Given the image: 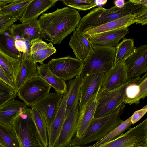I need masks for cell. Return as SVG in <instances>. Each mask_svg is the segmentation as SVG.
<instances>
[{
    "mask_svg": "<svg viewBox=\"0 0 147 147\" xmlns=\"http://www.w3.org/2000/svg\"><path fill=\"white\" fill-rule=\"evenodd\" d=\"M81 16L76 9L69 7L42 14L38 20L46 39L59 45L78 25Z\"/></svg>",
    "mask_w": 147,
    "mask_h": 147,
    "instance_id": "obj_1",
    "label": "cell"
},
{
    "mask_svg": "<svg viewBox=\"0 0 147 147\" xmlns=\"http://www.w3.org/2000/svg\"><path fill=\"white\" fill-rule=\"evenodd\" d=\"M146 7L134 3L130 0L125 2L124 6L121 8L115 6L107 9L99 6L93 9L81 18L76 30L83 33L86 30L128 15L135 14L137 16Z\"/></svg>",
    "mask_w": 147,
    "mask_h": 147,
    "instance_id": "obj_2",
    "label": "cell"
},
{
    "mask_svg": "<svg viewBox=\"0 0 147 147\" xmlns=\"http://www.w3.org/2000/svg\"><path fill=\"white\" fill-rule=\"evenodd\" d=\"M124 103L112 113L98 118H93L84 134L80 138H73L69 146L86 145L102 139L123 121L120 117L123 112Z\"/></svg>",
    "mask_w": 147,
    "mask_h": 147,
    "instance_id": "obj_3",
    "label": "cell"
},
{
    "mask_svg": "<svg viewBox=\"0 0 147 147\" xmlns=\"http://www.w3.org/2000/svg\"><path fill=\"white\" fill-rule=\"evenodd\" d=\"M11 125L19 147H45L32 119L31 109L27 107L21 110L13 119Z\"/></svg>",
    "mask_w": 147,
    "mask_h": 147,
    "instance_id": "obj_4",
    "label": "cell"
},
{
    "mask_svg": "<svg viewBox=\"0 0 147 147\" xmlns=\"http://www.w3.org/2000/svg\"><path fill=\"white\" fill-rule=\"evenodd\" d=\"M93 45L94 51L82 61L81 79L93 73H107L113 67L116 47Z\"/></svg>",
    "mask_w": 147,
    "mask_h": 147,
    "instance_id": "obj_5",
    "label": "cell"
},
{
    "mask_svg": "<svg viewBox=\"0 0 147 147\" xmlns=\"http://www.w3.org/2000/svg\"><path fill=\"white\" fill-rule=\"evenodd\" d=\"M130 80L113 90L106 91L100 89L99 90L96 96L94 118L101 117L112 113L124 103L125 88Z\"/></svg>",
    "mask_w": 147,
    "mask_h": 147,
    "instance_id": "obj_6",
    "label": "cell"
},
{
    "mask_svg": "<svg viewBox=\"0 0 147 147\" xmlns=\"http://www.w3.org/2000/svg\"><path fill=\"white\" fill-rule=\"evenodd\" d=\"M99 147H147V118L115 139Z\"/></svg>",
    "mask_w": 147,
    "mask_h": 147,
    "instance_id": "obj_7",
    "label": "cell"
},
{
    "mask_svg": "<svg viewBox=\"0 0 147 147\" xmlns=\"http://www.w3.org/2000/svg\"><path fill=\"white\" fill-rule=\"evenodd\" d=\"M47 64L53 73L65 82L80 74L82 66V61L69 55L52 59Z\"/></svg>",
    "mask_w": 147,
    "mask_h": 147,
    "instance_id": "obj_8",
    "label": "cell"
},
{
    "mask_svg": "<svg viewBox=\"0 0 147 147\" xmlns=\"http://www.w3.org/2000/svg\"><path fill=\"white\" fill-rule=\"evenodd\" d=\"M51 87L39 77L27 82L17 92L19 98L32 107L49 93Z\"/></svg>",
    "mask_w": 147,
    "mask_h": 147,
    "instance_id": "obj_9",
    "label": "cell"
},
{
    "mask_svg": "<svg viewBox=\"0 0 147 147\" xmlns=\"http://www.w3.org/2000/svg\"><path fill=\"white\" fill-rule=\"evenodd\" d=\"M106 73H93L82 79L79 102V111L96 95L105 78Z\"/></svg>",
    "mask_w": 147,
    "mask_h": 147,
    "instance_id": "obj_10",
    "label": "cell"
},
{
    "mask_svg": "<svg viewBox=\"0 0 147 147\" xmlns=\"http://www.w3.org/2000/svg\"><path fill=\"white\" fill-rule=\"evenodd\" d=\"M124 63L129 79L140 77L147 71V45L135 47Z\"/></svg>",
    "mask_w": 147,
    "mask_h": 147,
    "instance_id": "obj_11",
    "label": "cell"
},
{
    "mask_svg": "<svg viewBox=\"0 0 147 147\" xmlns=\"http://www.w3.org/2000/svg\"><path fill=\"white\" fill-rule=\"evenodd\" d=\"M65 93H49L33 106L43 116L47 127L54 119Z\"/></svg>",
    "mask_w": 147,
    "mask_h": 147,
    "instance_id": "obj_12",
    "label": "cell"
},
{
    "mask_svg": "<svg viewBox=\"0 0 147 147\" xmlns=\"http://www.w3.org/2000/svg\"><path fill=\"white\" fill-rule=\"evenodd\" d=\"M147 96V73L142 77L130 79L125 90L124 103L125 104H138L141 99Z\"/></svg>",
    "mask_w": 147,
    "mask_h": 147,
    "instance_id": "obj_13",
    "label": "cell"
},
{
    "mask_svg": "<svg viewBox=\"0 0 147 147\" xmlns=\"http://www.w3.org/2000/svg\"><path fill=\"white\" fill-rule=\"evenodd\" d=\"M38 20L37 19L24 23L13 24L9 30L15 39H24L30 42L38 38L46 39V36L40 28Z\"/></svg>",
    "mask_w": 147,
    "mask_h": 147,
    "instance_id": "obj_14",
    "label": "cell"
},
{
    "mask_svg": "<svg viewBox=\"0 0 147 147\" xmlns=\"http://www.w3.org/2000/svg\"><path fill=\"white\" fill-rule=\"evenodd\" d=\"M79 111L78 103L65 117L60 134L54 147H65L70 144L76 132Z\"/></svg>",
    "mask_w": 147,
    "mask_h": 147,
    "instance_id": "obj_15",
    "label": "cell"
},
{
    "mask_svg": "<svg viewBox=\"0 0 147 147\" xmlns=\"http://www.w3.org/2000/svg\"><path fill=\"white\" fill-rule=\"evenodd\" d=\"M37 65L30 55V50L22 53L21 67L14 84L17 92L28 81L38 77Z\"/></svg>",
    "mask_w": 147,
    "mask_h": 147,
    "instance_id": "obj_16",
    "label": "cell"
},
{
    "mask_svg": "<svg viewBox=\"0 0 147 147\" xmlns=\"http://www.w3.org/2000/svg\"><path fill=\"white\" fill-rule=\"evenodd\" d=\"M69 95L67 90L57 112L49 126L47 127L48 147H54L60 134L65 118L67 100Z\"/></svg>",
    "mask_w": 147,
    "mask_h": 147,
    "instance_id": "obj_17",
    "label": "cell"
},
{
    "mask_svg": "<svg viewBox=\"0 0 147 147\" xmlns=\"http://www.w3.org/2000/svg\"><path fill=\"white\" fill-rule=\"evenodd\" d=\"M129 80L123 62L114 66L106 74L100 89L106 91L113 90L122 86Z\"/></svg>",
    "mask_w": 147,
    "mask_h": 147,
    "instance_id": "obj_18",
    "label": "cell"
},
{
    "mask_svg": "<svg viewBox=\"0 0 147 147\" xmlns=\"http://www.w3.org/2000/svg\"><path fill=\"white\" fill-rule=\"evenodd\" d=\"M129 32L127 28L85 36L93 45L116 47L120 40Z\"/></svg>",
    "mask_w": 147,
    "mask_h": 147,
    "instance_id": "obj_19",
    "label": "cell"
},
{
    "mask_svg": "<svg viewBox=\"0 0 147 147\" xmlns=\"http://www.w3.org/2000/svg\"><path fill=\"white\" fill-rule=\"evenodd\" d=\"M76 58L83 61L88 55L94 51V45L89 41L85 35L77 30L74 31L69 43Z\"/></svg>",
    "mask_w": 147,
    "mask_h": 147,
    "instance_id": "obj_20",
    "label": "cell"
},
{
    "mask_svg": "<svg viewBox=\"0 0 147 147\" xmlns=\"http://www.w3.org/2000/svg\"><path fill=\"white\" fill-rule=\"evenodd\" d=\"M135 14H129L109 21L96 27L85 30V35H91L101 33L127 28L135 23Z\"/></svg>",
    "mask_w": 147,
    "mask_h": 147,
    "instance_id": "obj_21",
    "label": "cell"
},
{
    "mask_svg": "<svg viewBox=\"0 0 147 147\" xmlns=\"http://www.w3.org/2000/svg\"><path fill=\"white\" fill-rule=\"evenodd\" d=\"M58 0H32L28 5L19 20L24 23L38 19L40 15L53 6Z\"/></svg>",
    "mask_w": 147,
    "mask_h": 147,
    "instance_id": "obj_22",
    "label": "cell"
},
{
    "mask_svg": "<svg viewBox=\"0 0 147 147\" xmlns=\"http://www.w3.org/2000/svg\"><path fill=\"white\" fill-rule=\"evenodd\" d=\"M96 95L93 96L82 109L79 111L76 133V138H79L84 134L94 118L96 106Z\"/></svg>",
    "mask_w": 147,
    "mask_h": 147,
    "instance_id": "obj_23",
    "label": "cell"
},
{
    "mask_svg": "<svg viewBox=\"0 0 147 147\" xmlns=\"http://www.w3.org/2000/svg\"><path fill=\"white\" fill-rule=\"evenodd\" d=\"M40 64L37 66L38 77L53 87L56 92L66 93L67 88L65 82L53 73L47 64Z\"/></svg>",
    "mask_w": 147,
    "mask_h": 147,
    "instance_id": "obj_24",
    "label": "cell"
},
{
    "mask_svg": "<svg viewBox=\"0 0 147 147\" xmlns=\"http://www.w3.org/2000/svg\"><path fill=\"white\" fill-rule=\"evenodd\" d=\"M27 107L24 102L13 99L0 107V123L11 125L13 119L22 109Z\"/></svg>",
    "mask_w": 147,
    "mask_h": 147,
    "instance_id": "obj_25",
    "label": "cell"
},
{
    "mask_svg": "<svg viewBox=\"0 0 147 147\" xmlns=\"http://www.w3.org/2000/svg\"><path fill=\"white\" fill-rule=\"evenodd\" d=\"M21 61L22 59L11 57L0 49V67L9 77L14 85L20 70Z\"/></svg>",
    "mask_w": 147,
    "mask_h": 147,
    "instance_id": "obj_26",
    "label": "cell"
},
{
    "mask_svg": "<svg viewBox=\"0 0 147 147\" xmlns=\"http://www.w3.org/2000/svg\"><path fill=\"white\" fill-rule=\"evenodd\" d=\"M82 79L80 74L69 80L67 84L69 91L66 105L65 117L74 106L79 103Z\"/></svg>",
    "mask_w": 147,
    "mask_h": 147,
    "instance_id": "obj_27",
    "label": "cell"
},
{
    "mask_svg": "<svg viewBox=\"0 0 147 147\" xmlns=\"http://www.w3.org/2000/svg\"><path fill=\"white\" fill-rule=\"evenodd\" d=\"M15 38L9 29L0 34V49L7 55L13 58L21 59L22 53L16 47Z\"/></svg>",
    "mask_w": 147,
    "mask_h": 147,
    "instance_id": "obj_28",
    "label": "cell"
},
{
    "mask_svg": "<svg viewBox=\"0 0 147 147\" xmlns=\"http://www.w3.org/2000/svg\"><path fill=\"white\" fill-rule=\"evenodd\" d=\"M31 117L40 138L45 147H48L47 126L42 115L34 106L31 109Z\"/></svg>",
    "mask_w": 147,
    "mask_h": 147,
    "instance_id": "obj_29",
    "label": "cell"
},
{
    "mask_svg": "<svg viewBox=\"0 0 147 147\" xmlns=\"http://www.w3.org/2000/svg\"><path fill=\"white\" fill-rule=\"evenodd\" d=\"M32 0H13L0 11V16L20 18Z\"/></svg>",
    "mask_w": 147,
    "mask_h": 147,
    "instance_id": "obj_30",
    "label": "cell"
},
{
    "mask_svg": "<svg viewBox=\"0 0 147 147\" xmlns=\"http://www.w3.org/2000/svg\"><path fill=\"white\" fill-rule=\"evenodd\" d=\"M135 48L133 39L124 38L116 47L113 66L124 62L132 54Z\"/></svg>",
    "mask_w": 147,
    "mask_h": 147,
    "instance_id": "obj_31",
    "label": "cell"
},
{
    "mask_svg": "<svg viewBox=\"0 0 147 147\" xmlns=\"http://www.w3.org/2000/svg\"><path fill=\"white\" fill-rule=\"evenodd\" d=\"M0 144L3 147H19L16 136L11 125L0 123Z\"/></svg>",
    "mask_w": 147,
    "mask_h": 147,
    "instance_id": "obj_32",
    "label": "cell"
},
{
    "mask_svg": "<svg viewBox=\"0 0 147 147\" xmlns=\"http://www.w3.org/2000/svg\"><path fill=\"white\" fill-rule=\"evenodd\" d=\"M131 117L123 122L117 127L110 132L102 139L96 141L89 147H99V146L117 138L123 134L129 129L132 124L131 121Z\"/></svg>",
    "mask_w": 147,
    "mask_h": 147,
    "instance_id": "obj_33",
    "label": "cell"
},
{
    "mask_svg": "<svg viewBox=\"0 0 147 147\" xmlns=\"http://www.w3.org/2000/svg\"><path fill=\"white\" fill-rule=\"evenodd\" d=\"M70 7L85 11L97 6L94 0H63L60 1Z\"/></svg>",
    "mask_w": 147,
    "mask_h": 147,
    "instance_id": "obj_34",
    "label": "cell"
},
{
    "mask_svg": "<svg viewBox=\"0 0 147 147\" xmlns=\"http://www.w3.org/2000/svg\"><path fill=\"white\" fill-rule=\"evenodd\" d=\"M17 96V92L15 89L0 80V107L14 99Z\"/></svg>",
    "mask_w": 147,
    "mask_h": 147,
    "instance_id": "obj_35",
    "label": "cell"
},
{
    "mask_svg": "<svg viewBox=\"0 0 147 147\" xmlns=\"http://www.w3.org/2000/svg\"><path fill=\"white\" fill-rule=\"evenodd\" d=\"M48 46V44L41 39L38 38L32 40L30 42V55L33 57L41 55Z\"/></svg>",
    "mask_w": 147,
    "mask_h": 147,
    "instance_id": "obj_36",
    "label": "cell"
},
{
    "mask_svg": "<svg viewBox=\"0 0 147 147\" xmlns=\"http://www.w3.org/2000/svg\"><path fill=\"white\" fill-rule=\"evenodd\" d=\"M56 52V50L55 48L53 47L52 43L51 42L48 43L47 47L42 54L32 57L35 62L42 64L43 63L45 59Z\"/></svg>",
    "mask_w": 147,
    "mask_h": 147,
    "instance_id": "obj_37",
    "label": "cell"
},
{
    "mask_svg": "<svg viewBox=\"0 0 147 147\" xmlns=\"http://www.w3.org/2000/svg\"><path fill=\"white\" fill-rule=\"evenodd\" d=\"M19 17L0 16V34L9 30Z\"/></svg>",
    "mask_w": 147,
    "mask_h": 147,
    "instance_id": "obj_38",
    "label": "cell"
},
{
    "mask_svg": "<svg viewBox=\"0 0 147 147\" xmlns=\"http://www.w3.org/2000/svg\"><path fill=\"white\" fill-rule=\"evenodd\" d=\"M15 44L16 49L22 53L30 50V42L26 40L20 38L15 39Z\"/></svg>",
    "mask_w": 147,
    "mask_h": 147,
    "instance_id": "obj_39",
    "label": "cell"
},
{
    "mask_svg": "<svg viewBox=\"0 0 147 147\" xmlns=\"http://www.w3.org/2000/svg\"><path fill=\"white\" fill-rule=\"evenodd\" d=\"M147 105H146L141 109L136 111L131 117V121L132 124H134L139 121L146 113Z\"/></svg>",
    "mask_w": 147,
    "mask_h": 147,
    "instance_id": "obj_40",
    "label": "cell"
},
{
    "mask_svg": "<svg viewBox=\"0 0 147 147\" xmlns=\"http://www.w3.org/2000/svg\"><path fill=\"white\" fill-rule=\"evenodd\" d=\"M135 23L144 25L147 24V7L139 15L136 16Z\"/></svg>",
    "mask_w": 147,
    "mask_h": 147,
    "instance_id": "obj_41",
    "label": "cell"
},
{
    "mask_svg": "<svg viewBox=\"0 0 147 147\" xmlns=\"http://www.w3.org/2000/svg\"><path fill=\"white\" fill-rule=\"evenodd\" d=\"M0 80L3 81L9 86L15 89L14 83L11 80L0 67Z\"/></svg>",
    "mask_w": 147,
    "mask_h": 147,
    "instance_id": "obj_42",
    "label": "cell"
},
{
    "mask_svg": "<svg viewBox=\"0 0 147 147\" xmlns=\"http://www.w3.org/2000/svg\"><path fill=\"white\" fill-rule=\"evenodd\" d=\"M124 0H116L114 1V3L117 8H121L123 7L125 4Z\"/></svg>",
    "mask_w": 147,
    "mask_h": 147,
    "instance_id": "obj_43",
    "label": "cell"
},
{
    "mask_svg": "<svg viewBox=\"0 0 147 147\" xmlns=\"http://www.w3.org/2000/svg\"><path fill=\"white\" fill-rule=\"evenodd\" d=\"M131 1L136 4L142 5L147 7V0H129Z\"/></svg>",
    "mask_w": 147,
    "mask_h": 147,
    "instance_id": "obj_44",
    "label": "cell"
},
{
    "mask_svg": "<svg viewBox=\"0 0 147 147\" xmlns=\"http://www.w3.org/2000/svg\"><path fill=\"white\" fill-rule=\"evenodd\" d=\"M13 1V0H0V11L4 6Z\"/></svg>",
    "mask_w": 147,
    "mask_h": 147,
    "instance_id": "obj_45",
    "label": "cell"
},
{
    "mask_svg": "<svg viewBox=\"0 0 147 147\" xmlns=\"http://www.w3.org/2000/svg\"><path fill=\"white\" fill-rule=\"evenodd\" d=\"M107 0H95L96 3L97 5H102L105 4L107 1Z\"/></svg>",
    "mask_w": 147,
    "mask_h": 147,
    "instance_id": "obj_46",
    "label": "cell"
},
{
    "mask_svg": "<svg viewBox=\"0 0 147 147\" xmlns=\"http://www.w3.org/2000/svg\"><path fill=\"white\" fill-rule=\"evenodd\" d=\"M65 147H89V146L87 145H80V146H68Z\"/></svg>",
    "mask_w": 147,
    "mask_h": 147,
    "instance_id": "obj_47",
    "label": "cell"
},
{
    "mask_svg": "<svg viewBox=\"0 0 147 147\" xmlns=\"http://www.w3.org/2000/svg\"><path fill=\"white\" fill-rule=\"evenodd\" d=\"M0 147H3V146H1L0 144Z\"/></svg>",
    "mask_w": 147,
    "mask_h": 147,
    "instance_id": "obj_48",
    "label": "cell"
}]
</instances>
